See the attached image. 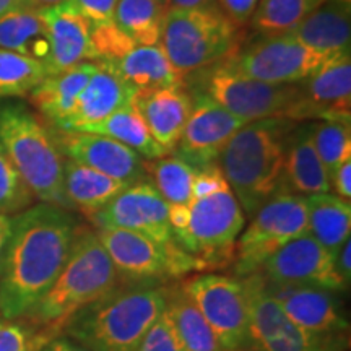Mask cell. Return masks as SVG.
Wrapping results in <instances>:
<instances>
[{"label": "cell", "instance_id": "cell-51", "mask_svg": "<svg viewBox=\"0 0 351 351\" xmlns=\"http://www.w3.org/2000/svg\"><path fill=\"white\" fill-rule=\"evenodd\" d=\"M340 2H345V3H351V0H340Z\"/></svg>", "mask_w": 351, "mask_h": 351}, {"label": "cell", "instance_id": "cell-5", "mask_svg": "<svg viewBox=\"0 0 351 351\" xmlns=\"http://www.w3.org/2000/svg\"><path fill=\"white\" fill-rule=\"evenodd\" d=\"M0 143L34 199L72 210L64 191V155L52 130L23 106L0 108Z\"/></svg>", "mask_w": 351, "mask_h": 351}, {"label": "cell", "instance_id": "cell-1", "mask_svg": "<svg viewBox=\"0 0 351 351\" xmlns=\"http://www.w3.org/2000/svg\"><path fill=\"white\" fill-rule=\"evenodd\" d=\"M82 225L70 210L39 202L12 217L0 262V315L25 317L49 291L69 261Z\"/></svg>", "mask_w": 351, "mask_h": 351}, {"label": "cell", "instance_id": "cell-13", "mask_svg": "<svg viewBox=\"0 0 351 351\" xmlns=\"http://www.w3.org/2000/svg\"><path fill=\"white\" fill-rule=\"evenodd\" d=\"M327 56L288 34L262 36L226 62L244 75L271 85H298L313 75Z\"/></svg>", "mask_w": 351, "mask_h": 351}, {"label": "cell", "instance_id": "cell-41", "mask_svg": "<svg viewBox=\"0 0 351 351\" xmlns=\"http://www.w3.org/2000/svg\"><path fill=\"white\" fill-rule=\"evenodd\" d=\"M90 25V29L112 23L117 0H67Z\"/></svg>", "mask_w": 351, "mask_h": 351}, {"label": "cell", "instance_id": "cell-16", "mask_svg": "<svg viewBox=\"0 0 351 351\" xmlns=\"http://www.w3.org/2000/svg\"><path fill=\"white\" fill-rule=\"evenodd\" d=\"M245 124L249 122L232 116L208 95L197 93L192 98V112L173 155L197 169L218 163L232 135Z\"/></svg>", "mask_w": 351, "mask_h": 351}, {"label": "cell", "instance_id": "cell-3", "mask_svg": "<svg viewBox=\"0 0 351 351\" xmlns=\"http://www.w3.org/2000/svg\"><path fill=\"white\" fill-rule=\"evenodd\" d=\"M166 285H129L85 307L64 333L88 351H137L168 302Z\"/></svg>", "mask_w": 351, "mask_h": 351}, {"label": "cell", "instance_id": "cell-37", "mask_svg": "<svg viewBox=\"0 0 351 351\" xmlns=\"http://www.w3.org/2000/svg\"><path fill=\"white\" fill-rule=\"evenodd\" d=\"M34 200L33 192L0 143V213L13 217L32 207Z\"/></svg>", "mask_w": 351, "mask_h": 351}, {"label": "cell", "instance_id": "cell-27", "mask_svg": "<svg viewBox=\"0 0 351 351\" xmlns=\"http://www.w3.org/2000/svg\"><path fill=\"white\" fill-rule=\"evenodd\" d=\"M0 47L36 60L47 69L51 60V41L41 10L25 7L2 16Z\"/></svg>", "mask_w": 351, "mask_h": 351}, {"label": "cell", "instance_id": "cell-4", "mask_svg": "<svg viewBox=\"0 0 351 351\" xmlns=\"http://www.w3.org/2000/svg\"><path fill=\"white\" fill-rule=\"evenodd\" d=\"M296 124L289 119L249 122L219 156V168L249 218L283 186L285 143Z\"/></svg>", "mask_w": 351, "mask_h": 351}, {"label": "cell", "instance_id": "cell-46", "mask_svg": "<svg viewBox=\"0 0 351 351\" xmlns=\"http://www.w3.org/2000/svg\"><path fill=\"white\" fill-rule=\"evenodd\" d=\"M10 236H12V217L10 215L0 213V262H2L3 254H5Z\"/></svg>", "mask_w": 351, "mask_h": 351}, {"label": "cell", "instance_id": "cell-10", "mask_svg": "<svg viewBox=\"0 0 351 351\" xmlns=\"http://www.w3.org/2000/svg\"><path fill=\"white\" fill-rule=\"evenodd\" d=\"M245 226V213L230 184L189 204L187 225L176 236L184 251L215 269L231 262L234 245Z\"/></svg>", "mask_w": 351, "mask_h": 351}, {"label": "cell", "instance_id": "cell-39", "mask_svg": "<svg viewBox=\"0 0 351 351\" xmlns=\"http://www.w3.org/2000/svg\"><path fill=\"white\" fill-rule=\"evenodd\" d=\"M137 351H186L166 307L145 333Z\"/></svg>", "mask_w": 351, "mask_h": 351}, {"label": "cell", "instance_id": "cell-14", "mask_svg": "<svg viewBox=\"0 0 351 351\" xmlns=\"http://www.w3.org/2000/svg\"><path fill=\"white\" fill-rule=\"evenodd\" d=\"M95 230L116 228L138 232L163 244H178L169 223L168 204L150 181L134 184L106 207L88 215Z\"/></svg>", "mask_w": 351, "mask_h": 351}, {"label": "cell", "instance_id": "cell-31", "mask_svg": "<svg viewBox=\"0 0 351 351\" xmlns=\"http://www.w3.org/2000/svg\"><path fill=\"white\" fill-rule=\"evenodd\" d=\"M166 309L186 351H225L212 327L181 287L168 289Z\"/></svg>", "mask_w": 351, "mask_h": 351}, {"label": "cell", "instance_id": "cell-12", "mask_svg": "<svg viewBox=\"0 0 351 351\" xmlns=\"http://www.w3.org/2000/svg\"><path fill=\"white\" fill-rule=\"evenodd\" d=\"M225 351L249 348V293L244 278L200 274L181 285Z\"/></svg>", "mask_w": 351, "mask_h": 351}, {"label": "cell", "instance_id": "cell-11", "mask_svg": "<svg viewBox=\"0 0 351 351\" xmlns=\"http://www.w3.org/2000/svg\"><path fill=\"white\" fill-rule=\"evenodd\" d=\"M249 293L247 351H345L341 333H313L293 324L265 288L261 274L244 278Z\"/></svg>", "mask_w": 351, "mask_h": 351}, {"label": "cell", "instance_id": "cell-43", "mask_svg": "<svg viewBox=\"0 0 351 351\" xmlns=\"http://www.w3.org/2000/svg\"><path fill=\"white\" fill-rule=\"evenodd\" d=\"M330 186L335 191V195L343 200L351 199V160H346L330 176Z\"/></svg>", "mask_w": 351, "mask_h": 351}, {"label": "cell", "instance_id": "cell-34", "mask_svg": "<svg viewBox=\"0 0 351 351\" xmlns=\"http://www.w3.org/2000/svg\"><path fill=\"white\" fill-rule=\"evenodd\" d=\"M326 0H258L251 25L262 36L283 34Z\"/></svg>", "mask_w": 351, "mask_h": 351}, {"label": "cell", "instance_id": "cell-26", "mask_svg": "<svg viewBox=\"0 0 351 351\" xmlns=\"http://www.w3.org/2000/svg\"><path fill=\"white\" fill-rule=\"evenodd\" d=\"M96 69V62H83L44 77L28 95L33 106L51 121L52 125L59 127L72 114L78 96Z\"/></svg>", "mask_w": 351, "mask_h": 351}, {"label": "cell", "instance_id": "cell-9", "mask_svg": "<svg viewBox=\"0 0 351 351\" xmlns=\"http://www.w3.org/2000/svg\"><path fill=\"white\" fill-rule=\"evenodd\" d=\"M114 269L127 285H166L169 280L205 271L207 265L179 247L163 244L138 232L101 228L95 230Z\"/></svg>", "mask_w": 351, "mask_h": 351}, {"label": "cell", "instance_id": "cell-2", "mask_svg": "<svg viewBox=\"0 0 351 351\" xmlns=\"http://www.w3.org/2000/svg\"><path fill=\"white\" fill-rule=\"evenodd\" d=\"M121 285V276L96 231L82 226L62 271L25 317L57 337L73 315L111 295Z\"/></svg>", "mask_w": 351, "mask_h": 351}, {"label": "cell", "instance_id": "cell-7", "mask_svg": "<svg viewBox=\"0 0 351 351\" xmlns=\"http://www.w3.org/2000/svg\"><path fill=\"white\" fill-rule=\"evenodd\" d=\"M204 91L215 103L245 122L261 119L307 121L300 85H271L251 78L226 60L212 65L202 78Z\"/></svg>", "mask_w": 351, "mask_h": 351}, {"label": "cell", "instance_id": "cell-48", "mask_svg": "<svg viewBox=\"0 0 351 351\" xmlns=\"http://www.w3.org/2000/svg\"><path fill=\"white\" fill-rule=\"evenodd\" d=\"M32 7L28 0H0V19L8 15L10 12L19 10V8Z\"/></svg>", "mask_w": 351, "mask_h": 351}, {"label": "cell", "instance_id": "cell-28", "mask_svg": "<svg viewBox=\"0 0 351 351\" xmlns=\"http://www.w3.org/2000/svg\"><path fill=\"white\" fill-rule=\"evenodd\" d=\"M129 187L125 182L95 171L75 161L64 160V191L70 207L88 215L106 207Z\"/></svg>", "mask_w": 351, "mask_h": 351}, {"label": "cell", "instance_id": "cell-8", "mask_svg": "<svg viewBox=\"0 0 351 351\" xmlns=\"http://www.w3.org/2000/svg\"><path fill=\"white\" fill-rule=\"evenodd\" d=\"M307 232V204L304 195L282 186L251 217L234 245V276L258 274L269 258L283 245Z\"/></svg>", "mask_w": 351, "mask_h": 351}, {"label": "cell", "instance_id": "cell-42", "mask_svg": "<svg viewBox=\"0 0 351 351\" xmlns=\"http://www.w3.org/2000/svg\"><path fill=\"white\" fill-rule=\"evenodd\" d=\"M217 3L225 12L228 19L241 28V26L251 21L258 0H217Z\"/></svg>", "mask_w": 351, "mask_h": 351}, {"label": "cell", "instance_id": "cell-19", "mask_svg": "<svg viewBox=\"0 0 351 351\" xmlns=\"http://www.w3.org/2000/svg\"><path fill=\"white\" fill-rule=\"evenodd\" d=\"M265 288L276 304L282 307L285 315L298 327L313 333L348 330V322L333 291L301 285L271 283L267 280Z\"/></svg>", "mask_w": 351, "mask_h": 351}, {"label": "cell", "instance_id": "cell-47", "mask_svg": "<svg viewBox=\"0 0 351 351\" xmlns=\"http://www.w3.org/2000/svg\"><path fill=\"white\" fill-rule=\"evenodd\" d=\"M217 0H168V8H205L217 5Z\"/></svg>", "mask_w": 351, "mask_h": 351}, {"label": "cell", "instance_id": "cell-32", "mask_svg": "<svg viewBox=\"0 0 351 351\" xmlns=\"http://www.w3.org/2000/svg\"><path fill=\"white\" fill-rule=\"evenodd\" d=\"M166 8L155 0H117L114 25L135 46L160 44Z\"/></svg>", "mask_w": 351, "mask_h": 351}, {"label": "cell", "instance_id": "cell-35", "mask_svg": "<svg viewBox=\"0 0 351 351\" xmlns=\"http://www.w3.org/2000/svg\"><path fill=\"white\" fill-rule=\"evenodd\" d=\"M47 75L43 64L0 47V98H25Z\"/></svg>", "mask_w": 351, "mask_h": 351}, {"label": "cell", "instance_id": "cell-18", "mask_svg": "<svg viewBox=\"0 0 351 351\" xmlns=\"http://www.w3.org/2000/svg\"><path fill=\"white\" fill-rule=\"evenodd\" d=\"M306 104L307 119L351 121V52L328 56L304 82L298 83Z\"/></svg>", "mask_w": 351, "mask_h": 351}, {"label": "cell", "instance_id": "cell-33", "mask_svg": "<svg viewBox=\"0 0 351 351\" xmlns=\"http://www.w3.org/2000/svg\"><path fill=\"white\" fill-rule=\"evenodd\" d=\"M147 171L148 181L160 192L168 207H189L197 168L169 153L163 158L148 161Z\"/></svg>", "mask_w": 351, "mask_h": 351}, {"label": "cell", "instance_id": "cell-24", "mask_svg": "<svg viewBox=\"0 0 351 351\" xmlns=\"http://www.w3.org/2000/svg\"><path fill=\"white\" fill-rule=\"evenodd\" d=\"M285 34L327 57L350 51L351 3L326 0Z\"/></svg>", "mask_w": 351, "mask_h": 351}, {"label": "cell", "instance_id": "cell-15", "mask_svg": "<svg viewBox=\"0 0 351 351\" xmlns=\"http://www.w3.org/2000/svg\"><path fill=\"white\" fill-rule=\"evenodd\" d=\"M258 274L271 283L301 285L333 293L348 289L337 271L335 256L309 232L283 245L263 263Z\"/></svg>", "mask_w": 351, "mask_h": 351}, {"label": "cell", "instance_id": "cell-21", "mask_svg": "<svg viewBox=\"0 0 351 351\" xmlns=\"http://www.w3.org/2000/svg\"><path fill=\"white\" fill-rule=\"evenodd\" d=\"M134 106L155 142L173 153L192 112V98L184 86L137 91Z\"/></svg>", "mask_w": 351, "mask_h": 351}, {"label": "cell", "instance_id": "cell-22", "mask_svg": "<svg viewBox=\"0 0 351 351\" xmlns=\"http://www.w3.org/2000/svg\"><path fill=\"white\" fill-rule=\"evenodd\" d=\"M96 64H98V69L95 70L78 96L72 114L56 129L78 130L134 104V96L137 91L108 65L101 62Z\"/></svg>", "mask_w": 351, "mask_h": 351}, {"label": "cell", "instance_id": "cell-29", "mask_svg": "<svg viewBox=\"0 0 351 351\" xmlns=\"http://www.w3.org/2000/svg\"><path fill=\"white\" fill-rule=\"evenodd\" d=\"M307 232L333 256L350 239L351 205L348 200L326 192L306 197Z\"/></svg>", "mask_w": 351, "mask_h": 351}, {"label": "cell", "instance_id": "cell-44", "mask_svg": "<svg viewBox=\"0 0 351 351\" xmlns=\"http://www.w3.org/2000/svg\"><path fill=\"white\" fill-rule=\"evenodd\" d=\"M335 267L337 271H339L341 282L345 283V287H350V280H351V243L350 239L341 245L340 251L337 252L335 256Z\"/></svg>", "mask_w": 351, "mask_h": 351}, {"label": "cell", "instance_id": "cell-30", "mask_svg": "<svg viewBox=\"0 0 351 351\" xmlns=\"http://www.w3.org/2000/svg\"><path fill=\"white\" fill-rule=\"evenodd\" d=\"M73 132H88V134L104 135V137L124 143L125 147L137 152L147 161H153L158 160V158L169 155L152 137L150 130H148L147 124L140 117V114L134 104L122 108L119 111L109 114L104 119L93 122V124H88Z\"/></svg>", "mask_w": 351, "mask_h": 351}, {"label": "cell", "instance_id": "cell-6", "mask_svg": "<svg viewBox=\"0 0 351 351\" xmlns=\"http://www.w3.org/2000/svg\"><path fill=\"white\" fill-rule=\"evenodd\" d=\"M160 46L182 77L230 59L239 49V26L218 5L168 8Z\"/></svg>", "mask_w": 351, "mask_h": 351}, {"label": "cell", "instance_id": "cell-20", "mask_svg": "<svg viewBox=\"0 0 351 351\" xmlns=\"http://www.w3.org/2000/svg\"><path fill=\"white\" fill-rule=\"evenodd\" d=\"M41 13L49 29V75L75 67L78 64L98 60V54L91 41L90 25L69 2L43 8Z\"/></svg>", "mask_w": 351, "mask_h": 351}, {"label": "cell", "instance_id": "cell-36", "mask_svg": "<svg viewBox=\"0 0 351 351\" xmlns=\"http://www.w3.org/2000/svg\"><path fill=\"white\" fill-rule=\"evenodd\" d=\"M313 143L326 166L328 178L346 160H351V129L340 122L322 121L313 124Z\"/></svg>", "mask_w": 351, "mask_h": 351}, {"label": "cell", "instance_id": "cell-49", "mask_svg": "<svg viewBox=\"0 0 351 351\" xmlns=\"http://www.w3.org/2000/svg\"><path fill=\"white\" fill-rule=\"evenodd\" d=\"M28 2L33 8H39V10H43V8L59 5V3L67 2V0H28Z\"/></svg>", "mask_w": 351, "mask_h": 351}, {"label": "cell", "instance_id": "cell-17", "mask_svg": "<svg viewBox=\"0 0 351 351\" xmlns=\"http://www.w3.org/2000/svg\"><path fill=\"white\" fill-rule=\"evenodd\" d=\"M57 147L64 158L99 173L111 176L127 186L148 181L147 160L124 143L104 135L52 129Z\"/></svg>", "mask_w": 351, "mask_h": 351}, {"label": "cell", "instance_id": "cell-40", "mask_svg": "<svg viewBox=\"0 0 351 351\" xmlns=\"http://www.w3.org/2000/svg\"><path fill=\"white\" fill-rule=\"evenodd\" d=\"M90 32L91 41H93L96 54H98V60L119 59V57L135 47V44L114 25V21L109 25L90 29Z\"/></svg>", "mask_w": 351, "mask_h": 351}, {"label": "cell", "instance_id": "cell-23", "mask_svg": "<svg viewBox=\"0 0 351 351\" xmlns=\"http://www.w3.org/2000/svg\"><path fill=\"white\" fill-rule=\"evenodd\" d=\"M283 186L298 195L332 192L330 178L313 143V124H296L285 143Z\"/></svg>", "mask_w": 351, "mask_h": 351}, {"label": "cell", "instance_id": "cell-25", "mask_svg": "<svg viewBox=\"0 0 351 351\" xmlns=\"http://www.w3.org/2000/svg\"><path fill=\"white\" fill-rule=\"evenodd\" d=\"M108 65L135 91L184 86V77L173 67L160 44L135 46L119 59L96 60Z\"/></svg>", "mask_w": 351, "mask_h": 351}, {"label": "cell", "instance_id": "cell-38", "mask_svg": "<svg viewBox=\"0 0 351 351\" xmlns=\"http://www.w3.org/2000/svg\"><path fill=\"white\" fill-rule=\"evenodd\" d=\"M54 337L47 332H32L15 320H0V351H39Z\"/></svg>", "mask_w": 351, "mask_h": 351}, {"label": "cell", "instance_id": "cell-45", "mask_svg": "<svg viewBox=\"0 0 351 351\" xmlns=\"http://www.w3.org/2000/svg\"><path fill=\"white\" fill-rule=\"evenodd\" d=\"M39 351H88L85 346L77 343L75 340L69 339L67 335H57L51 339L47 343L43 345Z\"/></svg>", "mask_w": 351, "mask_h": 351}, {"label": "cell", "instance_id": "cell-50", "mask_svg": "<svg viewBox=\"0 0 351 351\" xmlns=\"http://www.w3.org/2000/svg\"><path fill=\"white\" fill-rule=\"evenodd\" d=\"M155 2H158V3H161V5H163L166 10H168V0H155Z\"/></svg>", "mask_w": 351, "mask_h": 351}]
</instances>
